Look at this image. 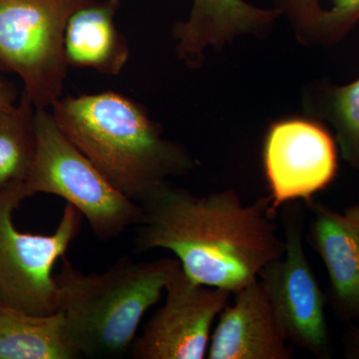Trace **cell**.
Wrapping results in <instances>:
<instances>
[{"instance_id":"obj_1","label":"cell","mask_w":359,"mask_h":359,"mask_svg":"<svg viewBox=\"0 0 359 359\" xmlns=\"http://www.w3.org/2000/svg\"><path fill=\"white\" fill-rule=\"evenodd\" d=\"M140 205L136 252H173L201 285L235 294L285 254L269 196L245 205L233 189L196 196L167 182Z\"/></svg>"},{"instance_id":"obj_2","label":"cell","mask_w":359,"mask_h":359,"mask_svg":"<svg viewBox=\"0 0 359 359\" xmlns=\"http://www.w3.org/2000/svg\"><path fill=\"white\" fill-rule=\"evenodd\" d=\"M51 114L61 131L123 194L140 204L196 161L143 105L114 91L58 99Z\"/></svg>"},{"instance_id":"obj_3","label":"cell","mask_w":359,"mask_h":359,"mask_svg":"<svg viewBox=\"0 0 359 359\" xmlns=\"http://www.w3.org/2000/svg\"><path fill=\"white\" fill-rule=\"evenodd\" d=\"M181 264L176 257H120L103 273H85L63 257L55 275L57 311L82 358L129 353L146 313L162 299Z\"/></svg>"},{"instance_id":"obj_4","label":"cell","mask_w":359,"mask_h":359,"mask_svg":"<svg viewBox=\"0 0 359 359\" xmlns=\"http://www.w3.org/2000/svg\"><path fill=\"white\" fill-rule=\"evenodd\" d=\"M34 125L36 152L26 184L35 195L50 194L65 199L104 242L140 223L141 205L108 181L61 131L51 113L35 110Z\"/></svg>"},{"instance_id":"obj_5","label":"cell","mask_w":359,"mask_h":359,"mask_svg":"<svg viewBox=\"0 0 359 359\" xmlns=\"http://www.w3.org/2000/svg\"><path fill=\"white\" fill-rule=\"evenodd\" d=\"M95 0H0V71L22 80L36 109L62 96L68 66L66 26L78 9Z\"/></svg>"},{"instance_id":"obj_6","label":"cell","mask_w":359,"mask_h":359,"mask_svg":"<svg viewBox=\"0 0 359 359\" xmlns=\"http://www.w3.org/2000/svg\"><path fill=\"white\" fill-rule=\"evenodd\" d=\"M33 196L26 182L0 192V299L14 311L48 316L57 311L54 266L79 235L83 216L67 204L51 235L20 231L14 212Z\"/></svg>"},{"instance_id":"obj_7","label":"cell","mask_w":359,"mask_h":359,"mask_svg":"<svg viewBox=\"0 0 359 359\" xmlns=\"http://www.w3.org/2000/svg\"><path fill=\"white\" fill-rule=\"evenodd\" d=\"M304 202L283 205L285 254L259 273L269 304L287 342L320 359L332 355L325 313L327 295L309 264L304 247Z\"/></svg>"},{"instance_id":"obj_8","label":"cell","mask_w":359,"mask_h":359,"mask_svg":"<svg viewBox=\"0 0 359 359\" xmlns=\"http://www.w3.org/2000/svg\"><path fill=\"white\" fill-rule=\"evenodd\" d=\"M263 164L276 212L292 201L311 202L332 183L339 171L337 142L321 122L306 116L278 120L264 136Z\"/></svg>"},{"instance_id":"obj_9","label":"cell","mask_w":359,"mask_h":359,"mask_svg":"<svg viewBox=\"0 0 359 359\" xmlns=\"http://www.w3.org/2000/svg\"><path fill=\"white\" fill-rule=\"evenodd\" d=\"M164 304L136 337L134 359L207 358L212 327L233 294L194 282L180 268L168 283Z\"/></svg>"},{"instance_id":"obj_10","label":"cell","mask_w":359,"mask_h":359,"mask_svg":"<svg viewBox=\"0 0 359 359\" xmlns=\"http://www.w3.org/2000/svg\"><path fill=\"white\" fill-rule=\"evenodd\" d=\"M219 314L208 348V359H290V346L259 278L233 294Z\"/></svg>"},{"instance_id":"obj_11","label":"cell","mask_w":359,"mask_h":359,"mask_svg":"<svg viewBox=\"0 0 359 359\" xmlns=\"http://www.w3.org/2000/svg\"><path fill=\"white\" fill-rule=\"evenodd\" d=\"M282 14L245 0H194L188 20L174 25L178 58L191 69L202 67L205 51L217 50L238 37L268 36Z\"/></svg>"},{"instance_id":"obj_12","label":"cell","mask_w":359,"mask_h":359,"mask_svg":"<svg viewBox=\"0 0 359 359\" xmlns=\"http://www.w3.org/2000/svg\"><path fill=\"white\" fill-rule=\"evenodd\" d=\"M309 242L328 276L327 297L341 320L359 323V222L313 199Z\"/></svg>"},{"instance_id":"obj_13","label":"cell","mask_w":359,"mask_h":359,"mask_svg":"<svg viewBox=\"0 0 359 359\" xmlns=\"http://www.w3.org/2000/svg\"><path fill=\"white\" fill-rule=\"evenodd\" d=\"M120 0H95L78 9L66 26L65 52L68 66L119 75L128 62L126 39L115 25Z\"/></svg>"},{"instance_id":"obj_14","label":"cell","mask_w":359,"mask_h":359,"mask_svg":"<svg viewBox=\"0 0 359 359\" xmlns=\"http://www.w3.org/2000/svg\"><path fill=\"white\" fill-rule=\"evenodd\" d=\"M81 353L71 339L62 313L32 316L0 311V359H77Z\"/></svg>"},{"instance_id":"obj_15","label":"cell","mask_w":359,"mask_h":359,"mask_svg":"<svg viewBox=\"0 0 359 359\" xmlns=\"http://www.w3.org/2000/svg\"><path fill=\"white\" fill-rule=\"evenodd\" d=\"M302 108L306 117L330 124L342 158L359 170V78L344 86L327 79L309 82L302 91Z\"/></svg>"},{"instance_id":"obj_16","label":"cell","mask_w":359,"mask_h":359,"mask_svg":"<svg viewBox=\"0 0 359 359\" xmlns=\"http://www.w3.org/2000/svg\"><path fill=\"white\" fill-rule=\"evenodd\" d=\"M36 108L22 91L18 104L0 110V192L26 182L36 152Z\"/></svg>"},{"instance_id":"obj_17","label":"cell","mask_w":359,"mask_h":359,"mask_svg":"<svg viewBox=\"0 0 359 359\" xmlns=\"http://www.w3.org/2000/svg\"><path fill=\"white\" fill-rule=\"evenodd\" d=\"M359 22V0H332L323 9L314 45L330 46L341 41Z\"/></svg>"},{"instance_id":"obj_18","label":"cell","mask_w":359,"mask_h":359,"mask_svg":"<svg viewBox=\"0 0 359 359\" xmlns=\"http://www.w3.org/2000/svg\"><path fill=\"white\" fill-rule=\"evenodd\" d=\"M275 8L287 16L295 35L302 45L313 46L323 7L320 0H273Z\"/></svg>"},{"instance_id":"obj_19","label":"cell","mask_w":359,"mask_h":359,"mask_svg":"<svg viewBox=\"0 0 359 359\" xmlns=\"http://www.w3.org/2000/svg\"><path fill=\"white\" fill-rule=\"evenodd\" d=\"M344 354L347 358L359 359V327L351 323L344 337Z\"/></svg>"},{"instance_id":"obj_20","label":"cell","mask_w":359,"mask_h":359,"mask_svg":"<svg viewBox=\"0 0 359 359\" xmlns=\"http://www.w3.org/2000/svg\"><path fill=\"white\" fill-rule=\"evenodd\" d=\"M18 94L11 85L0 79V110L11 109L15 106Z\"/></svg>"},{"instance_id":"obj_21","label":"cell","mask_w":359,"mask_h":359,"mask_svg":"<svg viewBox=\"0 0 359 359\" xmlns=\"http://www.w3.org/2000/svg\"><path fill=\"white\" fill-rule=\"evenodd\" d=\"M346 215H348L351 218L359 222V205H351L346 210Z\"/></svg>"},{"instance_id":"obj_22","label":"cell","mask_w":359,"mask_h":359,"mask_svg":"<svg viewBox=\"0 0 359 359\" xmlns=\"http://www.w3.org/2000/svg\"><path fill=\"white\" fill-rule=\"evenodd\" d=\"M8 309V308H7L6 304H4V302L1 301V299H0V311H4V309Z\"/></svg>"}]
</instances>
